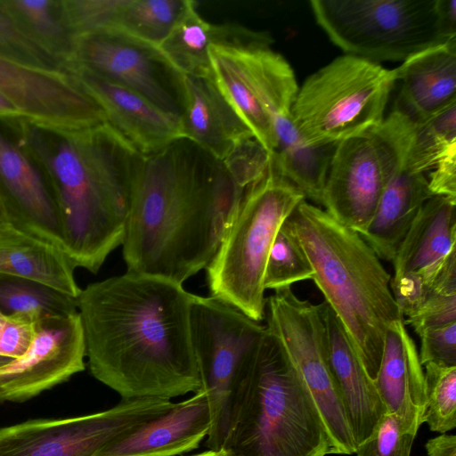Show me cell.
Here are the masks:
<instances>
[{
    "instance_id": "23",
    "label": "cell",
    "mask_w": 456,
    "mask_h": 456,
    "mask_svg": "<svg viewBox=\"0 0 456 456\" xmlns=\"http://www.w3.org/2000/svg\"><path fill=\"white\" fill-rule=\"evenodd\" d=\"M321 309L330 370L357 446L372 435L387 411L340 321L325 302Z\"/></svg>"
},
{
    "instance_id": "5",
    "label": "cell",
    "mask_w": 456,
    "mask_h": 456,
    "mask_svg": "<svg viewBox=\"0 0 456 456\" xmlns=\"http://www.w3.org/2000/svg\"><path fill=\"white\" fill-rule=\"evenodd\" d=\"M221 449L230 456L330 454L320 411L267 327L236 382Z\"/></svg>"
},
{
    "instance_id": "1",
    "label": "cell",
    "mask_w": 456,
    "mask_h": 456,
    "mask_svg": "<svg viewBox=\"0 0 456 456\" xmlns=\"http://www.w3.org/2000/svg\"><path fill=\"white\" fill-rule=\"evenodd\" d=\"M194 296L181 283L127 271L81 289L77 305L92 375L124 400L199 392Z\"/></svg>"
},
{
    "instance_id": "37",
    "label": "cell",
    "mask_w": 456,
    "mask_h": 456,
    "mask_svg": "<svg viewBox=\"0 0 456 456\" xmlns=\"http://www.w3.org/2000/svg\"><path fill=\"white\" fill-rule=\"evenodd\" d=\"M418 336L422 366L427 363L456 366V322L428 328Z\"/></svg>"
},
{
    "instance_id": "18",
    "label": "cell",
    "mask_w": 456,
    "mask_h": 456,
    "mask_svg": "<svg viewBox=\"0 0 456 456\" xmlns=\"http://www.w3.org/2000/svg\"><path fill=\"white\" fill-rule=\"evenodd\" d=\"M0 200L15 226L62 248L50 187L35 160L18 143L10 126L1 119Z\"/></svg>"
},
{
    "instance_id": "39",
    "label": "cell",
    "mask_w": 456,
    "mask_h": 456,
    "mask_svg": "<svg viewBox=\"0 0 456 456\" xmlns=\"http://www.w3.org/2000/svg\"><path fill=\"white\" fill-rule=\"evenodd\" d=\"M38 322L22 314H5L0 326V355L20 357L31 345Z\"/></svg>"
},
{
    "instance_id": "21",
    "label": "cell",
    "mask_w": 456,
    "mask_h": 456,
    "mask_svg": "<svg viewBox=\"0 0 456 456\" xmlns=\"http://www.w3.org/2000/svg\"><path fill=\"white\" fill-rule=\"evenodd\" d=\"M179 95L183 138L215 159L223 161L240 144L254 138L221 94L212 77L180 75Z\"/></svg>"
},
{
    "instance_id": "43",
    "label": "cell",
    "mask_w": 456,
    "mask_h": 456,
    "mask_svg": "<svg viewBox=\"0 0 456 456\" xmlns=\"http://www.w3.org/2000/svg\"><path fill=\"white\" fill-rule=\"evenodd\" d=\"M4 204L0 200V234L14 227Z\"/></svg>"
},
{
    "instance_id": "3",
    "label": "cell",
    "mask_w": 456,
    "mask_h": 456,
    "mask_svg": "<svg viewBox=\"0 0 456 456\" xmlns=\"http://www.w3.org/2000/svg\"><path fill=\"white\" fill-rule=\"evenodd\" d=\"M6 123L50 187L63 249L75 268L96 273L123 243L143 155L108 123L77 131Z\"/></svg>"
},
{
    "instance_id": "25",
    "label": "cell",
    "mask_w": 456,
    "mask_h": 456,
    "mask_svg": "<svg viewBox=\"0 0 456 456\" xmlns=\"http://www.w3.org/2000/svg\"><path fill=\"white\" fill-rule=\"evenodd\" d=\"M397 167L370 222L359 232L379 258L392 262L423 204L433 196L423 173Z\"/></svg>"
},
{
    "instance_id": "19",
    "label": "cell",
    "mask_w": 456,
    "mask_h": 456,
    "mask_svg": "<svg viewBox=\"0 0 456 456\" xmlns=\"http://www.w3.org/2000/svg\"><path fill=\"white\" fill-rule=\"evenodd\" d=\"M65 70L99 103L107 123L140 154L155 153L183 138L180 117L139 93L78 66L68 65Z\"/></svg>"
},
{
    "instance_id": "40",
    "label": "cell",
    "mask_w": 456,
    "mask_h": 456,
    "mask_svg": "<svg viewBox=\"0 0 456 456\" xmlns=\"http://www.w3.org/2000/svg\"><path fill=\"white\" fill-rule=\"evenodd\" d=\"M433 196L456 200V146L447 151L436 162L428 178Z\"/></svg>"
},
{
    "instance_id": "15",
    "label": "cell",
    "mask_w": 456,
    "mask_h": 456,
    "mask_svg": "<svg viewBox=\"0 0 456 456\" xmlns=\"http://www.w3.org/2000/svg\"><path fill=\"white\" fill-rule=\"evenodd\" d=\"M0 92L38 126L77 131L107 123L99 103L64 69L0 55Z\"/></svg>"
},
{
    "instance_id": "32",
    "label": "cell",
    "mask_w": 456,
    "mask_h": 456,
    "mask_svg": "<svg viewBox=\"0 0 456 456\" xmlns=\"http://www.w3.org/2000/svg\"><path fill=\"white\" fill-rule=\"evenodd\" d=\"M456 146V104L430 119L414 124L403 160V167L411 172L431 171L438 159Z\"/></svg>"
},
{
    "instance_id": "13",
    "label": "cell",
    "mask_w": 456,
    "mask_h": 456,
    "mask_svg": "<svg viewBox=\"0 0 456 456\" xmlns=\"http://www.w3.org/2000/svg\"><path fill=\"white\" fill-rule=\"evenodd\" d=\"M170 399L123 400L96 413L65 419H29L0 428V456H95L137 425L173 407Z\"/></svg>"
},
{
    "instance_id": "11",
    "label": "cell",
    "mask_w": 456,
    "mask_h": 456,
    "mask_svg": "<svg viewBox=\"0 0 456 456\" xmlns=\"http://www.w3.org/2000/svg\"><path fill=\"white\" fill-rule=\"evenodd\" d=\"M208 55L219 92L255 140L272 153L275 124L290 115L298 90L293 69L271 45L212 44Z\"/></svg>"
},
{
    "instance_id": "42",
    "label": "cell",
    "mask_w": 456,
    "mask_h": 456,
    "mask_svg": "<svg viewBox=\"0 0 456 456\" xmlns=\"http://www.w3.org/2000/svg\"><path fill=\"white\" fill-rule=\"evenodd\" d=\"M23 118L13 103L0 92V119L11 121Z\"/></svg>"
},
{
    "instance_id": "41",
    "label": "cell",
    "mask_w": 456,
    "mask_h": 456,
    "mask_svg": "<svg viewBox=\"0 0 456 456\" xmlns=\"http://www.w3.org/2000/svg\"><path fill=\"white\" fill-rule=\"evenodd\" d=\"M427 456H456V436L441 434L428 440Z\"/></svg>"
},
{
    "instance_id": "33",
    "label": "cell",
    "mask_w": 456,
    "mask_h": 456,
    "mask_svg": "<svg viewBox=\"0 0 456 456\" xmlns=\"http://www.w3.org/2000/svg\"><path fill=\"white\" fill-rule=\"evenodd\" d=\"M425 405L422 424L445 434L456 428V366L424 365Z\"/></svg>"
},
{
    "instance_id": "36",
    "label": "cell",
    "mask_w": 456,
    "mask_h": 456,
    "mask_svg": "<svg viewBox=\"0 0 456 456\" xmlns=\"http://www.w3.org/2000/svg\"><path fill=\"white\" fill-rule=\"evenodd\" d=\"M0 55L24 63L63 69L53 57L29 40L0 4Z\"/></svg>"
},
{
    "instance_id": "14",
    "label": "cell",
    "mask_w": 456,
    "mask_h": 456,
    "mask_svg": "<svg viewBox=\"0 0 456 456\" xmlns=\"http://www.w3.org/2000/svg\"><path fill=\"white\" fill-rule=\"evenodd\" d=\"M68 65L126 86L161 110L181 115L180 75L153 45L115 29H101L76 38L72 58L65 68Z\"/></svg>"
},
{
    "instance_id": "30",
    "label": "cell",
    "mask_w": 456,
    "mask_h": 456,
    "mask_svg": "<svg viewBox=\"0 0 456 456\" xmlns=\"http://www.w3.org/2000/svg\"><path fill=\"white\" fill-rule=\"evenodd\" d=\"M186 4L187 0H121L107 28L158 47L172 30Z\"/></svg>"
},
{
    "instance_id": "4",
    "label": "cell",
    "mask_w": 456,
    "mask_h": 456,
    "mask_svg": "<svg viewBox=\"0 0 456 456\" xmlns=\"http://www.w3.org/2000/svg\"><path fill=\"white\" fill-rule=\"evenodd\" d=\"M312 266V280L343 325L366 372L379 370L388 328L403 319L391 276L353 229L324 209L301 201L285 221Z\"/></svg>"
},
{
    "instance_id": "7",
    "label": "cell",
    "mask_w": 456,
    "mask_h": 456,
    "mask_svg": "<svg viewBox=\"0 0 456 456\" xmlns=\"http://www.w3.org/2000/svg\"><path fill=\"white\" fill-rule=\"evenodd\" d=\"M395 69L354 55L332 60L305 78L290 110L308 142L338 143L379 127L385 119Z\"/></svg>"
},
{
    "instance_id": "17",
    "label": "cell",
    "mask_w": 456,
    "mask_h": 456,
    "mask_svg": "<svg viewBox=\"0 0 456 456\" xmlns=\"http://www.w3.org/2000/svg\"><path fill=\"white\" fill-rule=\"evenodd\" d=\"M86 341L78 310L40 320L19 358L0 368V403H20L85 370Z\"/></svg>"
},
{
    "instance_id": "34",
    "label": "cell",
    "mask_w": 456,
    "mask_h": 456,
    "mask_svg": "<svg viewBox=\"0 0 456 456\" xmlns=\"http://www.w3.org/2000/svg\"><path fill=\"white\" fill-rule=\"evenodd\" d=\"M310 262L296 237L284 224L278 231L265 264V289L277 290L312 280Z\"/></svg>"
},
{
    "instance_id": "31",
    "label": "cell",
    "mask_w": 456,
    "mask_h": 456,
    "mask_svg": "<svg viewBox=\"0 0 456 456\" xmlns=\"http://www.w3.org/2000/svg\"><path fill=\"white\" fill-rule=\"evenodd\" d=\"M0 311L22 314L37 321L77 311V298L32 281L0 276Z\"/></svg>"
},
{
    "instance_id": "44",
    "label": "cell",
    "mask_w": 456,
    "mask_h": 456,
    "mask_svg": "<svg viewBox=\"0 0 456 456\" xmlns=\"http://www.w3.org/2000/svg\"><path fill=\"white\" fill-rule=\"evenodd\" d=\"M192 456H230L224 449L208 450Z\"/></svg>"
},
{
    "instance_id": "8",
    "label": "cell",
    "mask_w": 456,
    "mask_h": 456,
    "mask_svg": "<svg viewBox=\"0 0 456 456\" xmlns=\"http://www.w3.org/2000/svg\"><path fill=\"white\" fill-rule=\"evenodd\" d=\"M310 5L345 54L375 63L403 62L456 38L444 24L440 0H313Z\"/></svg>"
},
{
    "instance_id": "2",
    "label": "cell",
    "mask_w": 456,
    "mask_h": 456,
    "mask_svg": "<svg viewBox=\"0 0 456 456\" xmlns=\"http://www.w3.org/2000/svg\"><path fill=\"white\" fill-rule=\"evenodd\" d=\"M246 188L185 138L143 156L121 245L126 271L183 284L206 269Z\"/></svg>"
},
{
    "instance_id": "10",
    "label": "cell",
    "mask_w": 456,
    "mask_h": 456,
    "mask_svg": "<svg viewBox=\"0 0 456 456\" xmlns=\"http://www.w3.org/2000/svg\"><path fill=\"white\" fill-rule=\"evenodd\" d=\"M191 339L201 382L208 399L211 425L206 444L223 446L231 401L239 376L266 331V326L212 296H194Z\"/></svg>"
},
{
    "instance_id": "16",
    "label": "cell",
    "mask_w": 456,
    "mask_h": 456,
    "mask_svg": "<svg viewBox=\"0 0 456 456\" xmlns=\"http://www.w3.org/2000/svg\"><path fill=\"white\" fill-rule=\"evenodd\" d=\"M455 257L456 200L432 196L421 207L392 261L391 290L403 316L420 306Z\"/></svg>"
},
{
    "instance_id": "38",
    "label": "cell",
    "mask_w": 456,
    "mask_h": 456,
    "mask_svg": "<svg viewBox=\"0 0 456 456\" xmlns=\"http://www.w3.org/2000/svg\"><path fill=\"white\" fill-rule=\"evenodd\" d=\"M456 322V293L431 292L404 320L419 335L424 330Z\"/></svg>"
},
{
    "instance_id": "9",
    "label": "cell",
    "mask_w": 456,
    "mask_h": 456,
    "mask_svg": "<svg viewBox=\"0 0 456 456\" xmlns=\"http://www.w3.org/2000/svg\"><path fill=\"white\" fill-rule=\"evenodd\" d=\"M413 123L392 110L366 134L338 142L322 205L342 224L364 230L397 167L403 162Z\"/></svg>"
},
{
    "instance_id": "26",
    "label": "cell",
    "mask_w": 456,
    "mask_h": 456,
    "mask_svg": "<svg viewBox=\"0 0 456 456\" xmlns=\"http://www.w3.org/2000/svg\"><path fill=\"white\" fill-rule=\"evenodd\" d=\"M72 262L55 243L16 226L0 234V276L38 282L77 298Z\"/></svg>"
},
{
    "instance_id": "28",
    "label": "cell",
    "mask_w": 456,
    "mask_h": 456,
    "mask_svg": "<svg viewBox=\"0 0 456 456\" xmlns=\"http://www.w3.org/2000/svg\"><path fill=\"white\" fill-rule=\"evenodd\" d=\"M275 133L276 146L269 154L271 162L305 199L322 205L330 166L338 143L308 142L297 131L290 115L277 120Z\"/></svg>"
},
{
    "instance_id": "35",
    "label": "cell",
    "mask_w": 456,
    "mask_h": 456,
    "mask_svg": "<svg viewBox=\"0 0 456 456\" xmlns=\"http://www.w3.org/2000/svg\"><path fill=\"white\" fill-rule=\"evenodd\" d=\"M417 434L405 428L394 413L387 412L372 435L358 444L356 456H410Z\"/></svg>"
},
{
    "instance_id": "46",
    "label": "cell",
    "mask_w": 456,
    "mask_h": 456,
    "mask_svg": "<svg viewBox=\"0 0 456 456\" xmlns=\"http://www.w3.org/2000/svg\"><path fill=\"white\" fill-rule=\"evenodd\" d=\"M4 318H5V314L0 311V326L4 322Z\"/></svg>"
},
{
    "instance_id": "45",
    "label": "cell",
    "mask_w": 456,
    "mask_h": 456,
    "mask_svg": "<svg viewBox=\"0 0 456 456\" xmlns=\"http://www.w3.org/2000/svg\"><path fill=\"white\" fill-rule=\"evenodd\" d=\"M13 359L0 355V368L11 362Z\"/></svg>"
},
{
    "instance_id": "24",
    "label": "cell",
    "mask_w": 456,
    "mask_h": 456,
    "mask_svg": "<svg viewBox=\"0 0 456 456\" xmlns=\"http://www.w3.org/2000/svg\"><path fill=\"white\" fill-rule=\"evenodd\" d=\"M373 381L387 412L398 416L407 430L417 434L425 405L424 370L404 319L388 328Z\"/></svg>"
},
{
    "instance_id": "27",
    "label": "cell",
    "mask_w": 456,
    "mask_h": 456,
    "mask_svg": "<svg viewBox=\"0 0 456 456\" xmlns=\"http://www.w3.org/2000/svg\"><path fill=\"white\" fill-rule=\"evenodd\" d=\"M195 5L194 1L187 0L172 30L157 48L179 75L211 77L210 45L236 44L241 28L233 24H211L199 14Z\"/></svg>"
},
{
    "instance_id": "29",
    "label": "cell",
    "mask_w": 456,
    "mask_h": 456,
    "mask_svg": "<svg viewBox=\"0 0 456 456\" xmlns=\"http://www.w3.org/2000/svg\"><path fill=\"white\" fill-rule=\"evenodd\" d=\"M0 4L20 31L64 69L72 58L76 38L61 0H0Z\"/></svg>"
},
{
    "instance_id": "22",
    "label": "cell",
    "mask_w": 456,
    "mask_h": 456,
    "mask_svg": "<svg viewBox=\"0 0 456 456\" xmlns=\"http://www.w3.org/2000/svg\"><path fill=\"white\" fill-rule=\"evenodd\" d=\"M399 90L392 110L414 124L456 104V38L423 50L396 68Z\"/></svg>"
},
{
    "instance_id": "20",
    "label": "cell",
    "mask_w": 456,
    "mask_h": 456,
    "mask_svg": "<svg viewBox=\"0 0 456 456\" xmlns=\"http://www.w3.org/2000/svg\"><path fill=\"white\" fill-rule=\"evenodd\" d=\"M211 413L200 390L174 403L165 413L141 423L99 451L95 456H175L197 448L208 434Z\"/></svg>"
},
{
    "instance_id": "12",
    "label": "cell",
    "mask_w": 456,
    "mask_h": 456,
    "mask_svg": "<svg viewBox=\"0 0 456 456\" xmlns=\"http://www.w3.org/2000/svg\"><path fill=\"white\" fill-rule=\"evenodd\" d=\"M267 329L295 365L323 419L330 454H354L355 443L329 362L321 304L297 297L287 287L266 299Z\"/></svg>"
},
{
    "instance_id": "6",
    "label": "cell",
    "mask_w": 456,
    "mask_h": 456,
    "mask_svg": "<svg viewBox=\"0 0 456 456\" xmlns=\"http://www.w3.org/2000/svg\"><path fill=\"white\" fill-rule=\"evenodd\" d=\"M304 194L270 160L244 192L236 215L207 266L211 296L256 322L265 316L264 274L274 238Z\"/></svg>"
}]
</instances>
